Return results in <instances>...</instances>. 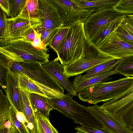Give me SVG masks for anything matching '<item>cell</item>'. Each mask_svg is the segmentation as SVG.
Returning <instances> with one entry per match:
<instances>
[{
    "label": "cell",
    "mask_w": 133,
    "mask_h": 133,
    "mask_svg": "<svg viewBox=\"0 0 133 133\" xmlns=\"http://www.w3.org/2000/svg\"><path fill=\"white\" fill-rule=\"evenodd\" d=\"M0 5L1 9L8 17L10 16L9 0H0Z\"/></svg>",
    "instance_id": "cell-39"
},
{
    "label": "cell",
    "mask_w": 133,
    "mask_h": 133,
    "mask_svg": "<svg viewBox=\"0 0 133 133\" xmlns=\"http://www.w3.org/2000/svg\"><path fill=\"white\" fill-rule=\"evenodd\" d=\"M7 97L10 105L17 111L22 112L21 105V89L18 76L9 70L8 74L6 91Z\"/></svg>",
    "instance_id": "cell-16"
},
{
    "label": "cell",
    "mask_w": 133,
    "mask_h": 133,
    "mask_svg": "<svg viewBox=\"0 0 133 133\" xmlns=\"http://www.w3.org/2000/svg\"><path fill=\"white\" fill-rule=\"evenodd\" d=\"M124 15L117 12L113 8L105 9L92 13L84 22V28L86 37L90 39L100 28Z\"/></svg>",
    "instance_id": "cell-10"
},
{
    "label": "cell",
    "mask_w": 133,
    "mask_h": 133,
    "mask_svg": "<svg viewBox=\"0 0 133 133\" xmlns=\"http://www.w3.org/2000/svg\"><path fill=\"white\" fill-rule=\"evenodd\" d=\"M6 15L1 10L0 12V38L2 36L7 27Z\"/></svg>",
    "instance_id": "cell-37"
},
{
    "label": "cell",
    "mask_w": 133,
    "mask_h": 133,
    "mask_svg": "<svg viewBox=\"0 0 133 133\" xmlns=\"http://www.w3.org/2000/svg\"><path fill=\"white\" fill-rule=\"evenodd\" d=\"M38 1V12L42 24L36 29L38 32L62 27L63 23L58 10L50 0Z\"/></svg>",
    "instance_id": "cell-12"
},
{
    "label": "cell",
    "mask_w": 133,
    "mask_h": 133,
    "mask_svg": "<svg viewBox=\"0 0 133 133\" xmlns=\"http://www.w3.org/2000/svg\"><path fill=\"white\" fill-rule=\"evenodd\" d=\"M60 28L47 29L38 32L41 35V40L45 47H47L49 45Z\"/></svg>",
    "instance_id": "cell-31"
},
{
    "label": "cell",
    "mask_w": 133,
    "mask_h": 133,
    "mask_svg": "<svg viewBox=\"0 0 133 133\" xmlns=\"http://www.w3.org/2000/svg\"><path fill=\"white\" fill-rule=\"evenodd\" d=\"M76 133H112L104 127L102 129H96L83 126H78L75 128Z\"/></svg>",
    "instance_id": "cell-35"
},
{
    "label": "cell",
    "mask_w": 133,
    "mask_h": 133,
    "mask_svg": "<svg viewBox=\"0 0 133 133\" xmlns=\"http://www.w3.org/2000/svg\"><path fill=\"white\" fill-rule=\"evenodd\" d=\"M117 74L115 69L101 74L88 78L83 77L82 75H76L73 82L74 89L77 93L81 90L99 82H105L111 75Z\"/></svg>",
    "instance_id": "cell-17"
},
{
    "label": "cell",
    "mask_w": 133,
    "mask_h": 133,
    "mask_svg": "<svg viewBox=\"0 0 133 133\" xmlns=\"http://www.w3.org/2000/svg\"><path fill=\"white\" fill-rule=\"evenodd\" d=\"M18 16L29 19H40L38 0H26Z\"/></svg>",
    "instance_id": "cell-23"
},
{
    "label": "cell",
    "mask_w": 133,
    "mask_h": 133,
    "mask_svg": "<svg viewBox=\"0 0 133 133\" xmlns=\"http://www.w3.org/2000/svg\"><path fill=\"white\" fill-rule=\"evenodd\" d=\"M110 116L133 130V85L117 97L99 106Z\"/></svg>",
    "instance_id": "cell-4"
},
{
    "label": "cell",
    "mask_w": 133,
    "mask_h": 133,
    "mask_svg": "<svg viewBox=\"0 0 133 133\" xmlns=\"http://www.w3.org/2000/svg\"><path fill=\"white\" fill-rule=\"evenodd\" d=\"M11 18L16 17L20 14L26 0H9Z\"/></svg>",
    "instance_id": "cell-30"
},
{
    "label": "cell",
    "mask_w": 133,
    "mask_h": 133,
    "mask_svg": "<svg viewBox=\"0 0 133 133\" xmlns=\"http://www.w3.org/2000/svg\"><path fill=\"white\" fill-rule=\"evenodd\" d=\"M133 85V77H126L108 82H102L84 89L78 92L80 100L96 104L115 98Z\"/></svg>",
    "instance_id": "cell-2"
},
{
    "label": "cell",
    "mask_w": 133,
    "mask_h": 133,
    "mask_svg": "<svg viewBox=\"0 0 133 133\" xmlns=\"http://www.w3.org/2000/svg\"><path fill=\"white\" fill-rule=\"evenodd\" d=\"M34 30L31 32L29 33L26 37L31 42L34 41L35 36Z\"/></svg>",
    "instance_id": "cell-40"
},
{
    "label": "cell",
    "mask_w": 133,
    "mask_h": 133,
    "mask_svg": "<svg viewBox=\"0 0 133 133\" xmlns=\"http://www.w3.org/2000/svg\"><path fill=\"white\" fill-rule=\"evenodd\" d=\"M12 133H19L18 131L16 129Z\"/></svg>",
    "instance_id": "cell-41"
},
{
    "label": "cell",
    "mask_w": 133,
    "mask_h": 133,
    "mask_svg": "<svg viewBox=\"0 0 133 133\" xmlns=\"http://www.w3.org/2000/svg\"><path fill=\"white\" fill-rule=\"evenodd\" d=\"M43 66L47 72L72 97L77 95L73 85L64 73L63 65L59 63L57 58L51 60Z\"/></svg>",
    "instance_id": "cell-15"
},
{
    "label": "cell",
    "mask_w": 133,
    "mask_h": 133,
    "mask_svg": "<svg viewBox=\"0 0 133 133\" xmlns=\"http://www.w3.org/2000/svg\"><path fill=\"white\" fill-rule=\"evenodd\" d=\"M124 15L100 28L90 39L91 41L98 47L103 40L120 25Z\"/></svg>",
    "instance_id": "cell-21"
},
{
    "label": "cell",
    "mask_w": 133,
    "mask_h": 133,
    "mask_svg": "<svg viewBox=\"0 0 133 133\" xmlns=\"http://www.w3.org/2000/svg\"><path fill=\"white\" fill-rule=\"evenodd\" d=\"M11 106L6 95L1 89L0 92V130L3 128L5 122L9 120V113Z\"/></svg>",
    "instance_id": "cell-26"
},
{
    "label": "cell",
    "mask_w": 133,
    "mask_h": 133,
    "mask_svg": "<svg viewBox=\"0 0 133 133\" xmlns=\"http://www.w3.org/2000/svg\"><path fill=\"white\" fill-rule=\"evenodd\" d=\"M115 30L108 35L98 47L104 52L119 58L133 55V45L118 36Z\"/></svg>",
    "instance_id": "cell-11"
},
{
    "label": "cell",
    "mask_w": 133,
    "mask_h": 133,
    "mask_svg": "<svg viewBox=\"0 0 133 133\" xmlns=\"http://www.w3.org/2000/svg\"><path fill=\"white\" fill-rule=\"evenodd\" d=\"M120 25L133 35V14L124 15Z\"/></svg>",
    "instance_id": "cell-34"
},
{
    "label": "cell",
    "mask_w": 133,
    "mask_h": 133,
    "mask_svg": "<svg viewBox=\"0 0 133 133\" xmlns=\"http://www.w3.org/2000/svg\"><path fill=\"white\" fill-rule=\"evenodd\" d=\"M84 24V22H81L69 27L56 53L57 58L62 65L71 64L85 57L87 37Z\"/></svg>",
    "instance_id": "cell-1"
},
{
    "label": "cell",
    "mask_w": 133,
    "mask_h": 133,
    "mask_svg": "<svg viewBox=\"0 0 133 133\" xmlns=\"http://www.w3.org/2000/svg\"><path fill=\"white\" fill-rule=\"evenodd\" d=\"M92 115L106 129L112 133H133V130L110 116L97 104L87 107Z\"/></svg>",
    "instance_id": "cell-13"
},
{
    "label": "cell",
    "mask_w": 133,
    "mask_h": 133,
    "mask_svg": "<svg viewBox=\"0 0 133 133\" xmlns=\"http://www.w3.org/2000/svg\"><path fill=\"white\" fill-rule=\"evenodd\" d=\"M56 8L63 23L62 27H68L77 23L84 22L94 11L82 9L71 0H50Z\"/></svg>",
    "instance_id": "cell-8"
},
{
    "label": "cell",
    "mask_w": 133,
    "mask_h": 133,
    "mask_svg": "<svg viewBox=\"0 0 133 133\" xmlns=\"http://www.w3.org/2000/svg\"><path fill=\"white\" fill-rule=\"evenodd\" d=\"M6 21V29L0 38L8 41L26 37L42 24L40 19H29L18 16Z\"/></svg>",
    "instance_id": "cell-9"
},
{
    "label": "cell",
    "mask_w": 133,
    "mask_h": 133,
    "mask_svg": "<svg viewBox=\"0 0 133 133\" xmlns=\"http://www.w3.org/2000/svg\"><path fill=\"white\" fill-rule=\"evenodd\" d=\"M117 36L120 38L133 45V35L120 25L115 29Z\"/></svg>",
    "instance_id": "cell-32"
},
{
    "label": "cell",
    "mask_w": 133,
    "mask_h": 133,
    "mask_svg": "<svg viewBox=\"0 0 133 133\" xmlns=\"http://www.w3.org/2000/svg\"><path fill=\"white\" fill-rule=\"evenodd\" d=\"M69 27H62L51 41L49 46L56 53L62 42L67 34Z\"/></svg>",
    "instance_id": "cell-29"
},
{
    "label": "cell",
    "mask_w": 133,
    "mask_h": 133,
    "mask_svg": "<svg viewBox=\"0 0 133 133\" xmlns=\"http://www.w3.org/2000/svg\"><path fill=\"white\" fill-rule=\"evenodd\" d=\"M37 125V133H59L51 124L49 118L34 113Z\"/></svg>",
    "instance_id": "cell-25"
},
{
    "label": "cell",
    "mask_w": 133,
    "mask_h": 133,
    "mask_svg": "<svg viewBox=\"0 0 133 133\" xmlns=\"http://www.w3.org/2000/svg\"><path fill=\"white\" fill-rule=\"evenodd\" d=\"M82 9H87L96 12L101 10L113 8L119 0H71Z\"/></svg>",
    "instance_id": "cell-20"
},
{
    "label": "cell",
    "mask_w": 133,
    "mask_h": 133,
    "mask_svg": "<svg viewBox=\"0 0 133 133\" xmlns=\"http://www.w3.org/2000/svg\"><path fill=\"white\" fill-rule=\"evenodd\" d=\"M9 70L8 66L0 64V85L5 92L6 91L8 74Z\"/></svg>",
    "instance_id": "cell-33"
},
{
    "label": "cell",
    "mask_w": 133,
    "mask_h": 133,
    "mask_svg": "<svg viewBox=\"0 0 133 133\" xmlns=\"http://www.w3.org/2000/svg\"><path fill=\"white\" fill-rule=\"evenodd\" d=\"M21 107L27 122V127L31 133H37L36 117L30 104L29 93L21 90Z\"/></svg>",
    "instance_id": "cell-18"
},
{
    "label": "cell",
    "mask_w": 133,
    "mask_h": 133,
    "mask_svg": "<svg viewBox=\"0 0 133 133\" xmlns=\"http://www.w3.org/2000/svg\"><path fill=\"white\" fill-rule=\"evenodd\" d=\"M30 101L34 113H38L49 118L50 111L52 110L47 97L35 93H29Z\"/></svg>",
    "instance_id": "cell-19"
},
{
    "label": "cell",
    "mask_w": 133,
    "mask_h": 133,
    "mask_svg": "<svg viewBox=\"0 0 133 133\" xmlns=\"http://www.w3.org/2000/svg\"><path fill=\"white\" fill-rule=\"evenodd\" d=\"M16 129L9 120L5 122L4 128L0 130V133H12Z\"/></svg>",
    "instance_id": "cell-38"
},
{
    "label": "cell",
    "mask_w": 133,
    "mask_h": 133,
    "mask_svg": "<svg viewBox=\"0 0 133 133\" xmlns=\"http://www.w3.org/2000/svg\"><path fill=\"white\" fill-rule=\"evenodd\" d=\"M113 8L122 14H133V0H119Z\"/></svg>",
    "instance_id": "cell-28"
},
{
    "label": "cell",
    "mask_w": 133,
    "mask_h": 133,
    "mask_svg": "<svg viewBox=\"0 0 133 133\" xmlns=\"http://www.w3.org/2000/svg\"><path fill=\"white\" fill-rule=\"evenodd\" d=\"M9 119L19 133H31L24 122L17 115V111L11 105L9 113Z\"/></svg>",
    "instance_id": "cell-27"
},
{
    "label": "cell",
    "mask_w": 133,
    "mask_h": 133,
    "mask_svg": "<svg viewBox=\"0 0 133 133\" xmlns=\"http://www.w3.org/2000/svg\"><path fill=\"white\" fill-rule=\"evenodd\" d=\"M34 30L35 36L34 41L31 42L32 45L38 49L44 50L47 52L49 51L47 47H45L43 43L41 40L40 34L36 29H34Z\"/></svg>",
    "instance_id": "cell-36"
},
{
    "label": "cell",
    "mask_w": 133,
    "mask_h": 133,
    "mask_svg": "<svg viewBox=\"0 0 133 133\" xmlns=\"http://www.w3.org/2000/svg\"><path fill=\"white\" fill-rule=\"evenodd\" d=\"M1 48L15 54L25 62H36L43 65L49 62V54L34 47L26 37L8 41L6 45Z\"/></svg>",
    "instance_id": "cell-7"
},
{
    "label": "cell",
    "mask_w": 133,
    "mask_h": 133,
    "mask_svg": "<svg viewBox=\"0 0 133 133\" xmlns=\"http://www.w3.org/2000/svg\"><path fill=\"white\" fill-rule=\"evenodd\" d=\"M52 109L56 110L74 123L81 126L96 129H102V124L92 115L87 107L74 100L72 96L67 93L60 97L48 98Z\"/></svg>",
    "instance_id": "cell-3"
},
{
    "label": "cell",
    "mask_w": 133,
    "mask_h": 133,
    "mask_svg": "<svg viewBox=\"0 0 133 133\" xmlns=\"http://www.w3.org/2000/svg\"><path fill=\"white\" fill-rule=\"evenodd\" d=\"M18 76L20 89L29 93H35L46 97L49 98L52 97H60L64 94L31 79L25 75L19 73Z\"/></svg>",
    "instance_id": "cell-14"
},
{
    "label": "cell",
    "mask_w": 133,
    "mask_h": 133,
    "mask_svg": "<svg viewBox=\"0 0 133 133\" xmlns=\"http://www.w3.org/2000/svg\"><path fill=\"white\" fill-rule=\"evenodd\" d=\"M121 59L112 60L98 65L86 71L85 74L82 75V76L84 78H88L114 70Z\"/></svg>",
    "instance_id": "cell-22"
},
{
    "label": "cell",
    "mask_w": 133,
    "mask_h": 133,
    "mask_svg": "<svg viewBox=\"0 0 133 133\" xmlns=\"http://www.w3.org/2000/svg\"><path fill=\"white\" fill-rule=\"evenodd\" d=\"M8 65L10 71L14 74H22L32 80L64 94V88L47 72L41 63L10 61Z\"/></svg>",
    "instance_id": "cell-6"
},
{
    "label": "cell",
    "mask_w": 133,
    "mask_h": 133,
    "mask_svg": "<svg viewBox=\"0 0 133 133\" xmlns=\"http://www.w3.org/2000/svg\"><path fill=\"white\" fill-rule=\"evenodd\" d=\"M115 70L125 77H133V55L121 58Z\"/></svg>",
    "instance_id": "cell-24"
},
{
    "label": "cell",
    "mask_w": 133,
    "mask_h": 133,
    "mask_svg": "<svg viewBox=\"0 0 133 133\" xmlns=\"http://www.w3.org/2000/svg\"><path fill=\"white\" fill-rule=\"evenodd\" d=\"M85 57L71 64L63 65L64 73L68 79L81 74L99 64L112 60L121 59L110 55L102 51L87 38Z\"/></svg>",
    "instance_id": "cell-5"
}]
</instances>
